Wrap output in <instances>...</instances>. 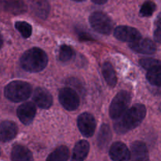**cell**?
<instances>
[{
  "mask_svg": "<svg viewBox=\"0 0 161 161\" xmlns=\"http://www.w3.org/2000/svg\"><path fill=\"white\" fill-rule=\"evenodd\" d=\"M146 115V108L144 105L136 104L130 108L127 109L125 113L116 119L114 124V129L116 133L124 134L129 130L135 129L140 125Z\"/></svg>",
  "mask_w": 161,
  "mask_h": 161,
  "instance_id": "obj_1",
  "label": "cell"
},
{
  "mask_svg": "<svg viewBox=\"0 0 161 161\" xmlns=\"http://www.w3.org/2000/svg\"><path fill=\"white\" fill-rule=\"evenodd\" d=\"M47 53L37 47L25 51L20 58V65L23 69L29 72H41L47 67Z\"/></svg>",
  "mask_w": 161,
  "mask_h": 161,
  "instance_id": "obj_2",
  "label": "cell"
},
{
  "mask_svg": "<svg viewBox=\"0 0 161 161\" xmlns=\"http://www.w3.org/2000/svg\"><path fill=\"white\" fill-rule=\"evenodd\" d=\"M32 92L31 86L28 83L15 80L6 86L4 95L8 100L13 102H20L27 100Z\"/></svg>",
  "mask_w": 161,
  "mask_h": 161,
  "instance_id": "obj_3",
  "label": "cell"
},
{
  "mask_svg": "<svg viewBox=\"0 0 161 161\" xmlns=\"http://www.w3.org/2000/svg\"><path fill=\"white\" fill-rule=\"evenodd\" d=\"M131 102V95L128 91H121L112 101L109 106V116L112 119L120 117L128 108Z\"/></svg>",
  "mask_w": 161,
  "mask_h": 161,
  "instance_id": "obj_4",
  "label": "cell"
},
{
  "mask_svg": "<svg viewBox=\"0 0 161 161\" xmlns=\"http://www.w3.org/2000/svg\"><path fill=\"white\" fill-rule=\"evenodd\" d=\"M89 22L93 29L102 35L111 34L113 22L107 14L100 11L94 12L89 17Z\"/></svg>",
  "mask_w": 161,
  "mask_h": 161,
  "instance_id": "obj_5",
  "label": "cell"
},
{
  "mask_svg": "<svg viewBox=\"0 0 161 161\" xmlns=\"http://www.w3.org/2000/svg\"><path fill=\"white\" fill-rule=\"evenodd\" d=\"M58 97L60 103L68 111H74L80 105V97L72 88H62L60 91Z\"/></svg>",
  "mask_w": 161,
  "mask_h": 161,
  "instance_id": "obj_6",
  "label": "cell"
},
{
  "mask_svg": "<svg viewBox=\"0 0 161 161\" xmlns=\"http://www.w3.org/2000/svg\"><path fill=\"white\" fill-rule=\"evenodd\" d=\"M77 125L82 135L86 138L93 136L96 129V120L93 115L83 113L77 119Z\"/></svg>",
  "mask_w": 161,
  "mask_h": 161,
  "instance_id": "obj_7",
  "label": "cell"
},
{
  "mask_svg": "<svg viewBox=\"0 0 161 161\" xmlns=\"http://www.w3.org/2000/svg\"><path fill=\"white\" fill-rule=\"evenodd\" d=\"M114 36L123 42H133L141 39V33L135 28L129 26H119L114 30Z\"/></svg>",
  "mask_w": 161,
  "mask_h": 161,
  "instance_id": "obj_8",
  "label": "cell"
},
{
  "mask_svg": "<svg viewBox=\"0 0 161 161\" xmlns=\"http://www.w3.org/2000/svg\"><path fill=\"white\" fill-rule=\"evenodd\" d=\"M129 47L132 50L142 54H153L157 51V46L149 39L141 38L137 41L130 42Z\"/></svg>",
  "mask_w": 161,
  "mask_h": 161,
  "instance_id": "obj_9",
  "label": "cell"
},
{
  "mask_svg": "<svg viewBox=\"0 0 161 161\" xmlns=\"http://www.w3.org/2000/svg\"><path fill=\"white\" fill-rule=\"evenodd\" d=\"M17 114L22 124L28 125L31 124L36 114V105L31 102H26L18 107Z\"/></svg>",
  "mask_w": 161,
  "mask_h": 161,
  "instance_id": "obj_10",
  "label": "cell"
},
{
  "mask_svg": "<svg viewBox=\"0 0 161 161\" xmlns=\"http://www.w3.org/2000/svg\"><path fill=\"white\" fill-rule=\"evenodd\" d=\"M109 157L113 160L124 161L130 160V152L125 144L116 142L109 149Z\"/></svg>",
  "mask_w": 161,
  "mask_h": 161,
  "instance_id": "obj_11",
  "label": "cell"
},
{
  "mask_svg": "<svg viewBox=\"0 0 161 161\" xmlns=\"http://www.w3.org/2000/svg\"><path fill=\"white\" fill-rule=\"evenodd\" d=\"M33 101L39 108L48 109L53 104V97L48 91L44 88L38 87L33 94Z\"/></svg>",
  "mask_w": 161,
  "mask_h": 161,
  "instance_id": "obj_12",
  "label": "cell"
},
{
  "mask_svg": "<svg viewBox=\"0 0 161 161\" xmlns=\"http://www.w3.org/2000/svg\"><path fill=\"white\" fill-rule=\"evenodd\" d=\"M18 131L17 124L13 121L6 120L0 124V142H7L14 139Z\"/></svg>",
  "mask_w": 161,
  "mask_h": 161,
  "instance_id": "obj_13",
  "label": "cell"
},
{
  "mask_svg": "<svg viewBox=\"0 0 161 161\" xmlns=\"http://www.w3.org/2000/svg\"><path fill=\"white\" fill-rule=\"evenodd\" d=\"M130 159L133 160H148L149 152L146 144L142 142L136 141L130 146Z\"/></svg>",
  "mask_w": 161,
  "mask_h": 161,
  "instance_id": "obj_14",
  "label": "cell"
},
{
  "mask_svg": "<svg viewBox=\"0 0 161 161\" xmlns=\"http://www.w3.org/2000/svg\"><path fill=\"white\" fill-rule=\"evenodd\" d=\"M31 8L35 15L42 19L47 18L50 12V5L47 0H29Z\"/></svg>",
  "mask_w": 161,
  "mask_h": 161,
  "instance_id": "obj_15",
  "label": "cell"
},
{
  "mask_svg": "<svg viewBox=\"0 0 161 161\" xmlns=\"http://www.w3.org/2000/svg\"><path fill=\"white\" fill-rule=\"evenodd\" d=\"M3 6L6 11L11 14H20L27 10L24 0H1Z\"/></svg>",
  "mask_w": 161,
  "mask_h": 161,
  "instance_id": "obj_16",
  "label": "cell"
},
{
  "mask_svg": "<svg viewBox=\"0 0 161 161\" xmlns=\"http://www.w3.org/2000/svg\"><path fill=\"white\" fill-rule=\"evenodd\" d=\"M11 160L14 161H29L33 160L32 153L25 146L17 145L11 152Z\"/></svg>",
  "mask_w": 161,
  "mask_h": 161,
  "instance_id": "obj_17",
  "label": "cell"
},
{
  "mask_svg": "<svg viewBox=\"0 0 161 161\" xmlns=\"http://www.w3.org/2000/svg\"><path fill=\"white\" fill-rule=\"evenodd\" d=\"M90 145L86 140H81L79 141L75 144L73 149V153H72V160L75 161H81L85 160L89 153Z\"/></svg>",
  "mask_w": 161,
  "mask_h": 161,
  "instance_id": "obj_18",
  "label": "cell"
},
{
  "mask_svg": "<svg viewBox=\"0 0 161 161\" xmlns=\"http://www.w3.org/2000/svg\"><path fill=\"white\" fill-rule=\"evenodd\" d=\"M102 75L107 84L114 87L117 83V76L113 65L109 62H105L102 65Z\"/></svg>",
  "mask_w": 161,
  "mask_h": 161,
  "instance_id": "obj_19",
  "label": "cell"
},
{
  "mask_svg": "<svg viewBox=\"0 0 161 161\" xmlns=\"http://www.w3.org/2000/svg\"><path fill=\"white\" fill-rule=\"evenodd\" d=\"M112 138V132L108 124H102L97 136V146L100 149L106 147Z\"/></svg>",
  "mask_w": 161,
  "mask_h": 161,
  "instance_id": "obj_20",
  "label": "cell"
},
{
  "mask_svg": "<svg viewBox=\"0 0 161 161\" xmlns=\"http://www.w3.org/2000/svg\"><path fill=\"white\" fill-rule=\"evenodd\" d=\"M69 149L67 146H61L57 148L52 153L47 157L48 161H65L69 158Z\"/></svg>",
  "mask_w": 161,
  "mask_h": 161,
  "instance_id": "obj_21",
  "label": "cell"
},
{
  "mask_svg": "<svg viewBox=\"0 0 161 161\" xmlns=\"http://www.w3.org/2000/svg\"><path fill=\"white\" fill-rule=\"evenodd\" d=\"M146 78L152 85L161 86V65L148 69Z\"/></svg>",
  "mask_w": 161,
  "mask_h": 161,
  "instance_id": "obj_22",
  "label": "cell"
},
{
  "mask_svg": "<svg viewBox=\"0 0 161 161\" xmlns=\"http://www.w3.org/2000/svg\"><path fill=\"white\" fill-rule=\"evenodd\" d=\"M15 28L25 39L30 37L32 32L31 25L26 21H20V20L17 21L15 23Z\"/></svg>",
  "mask_w": 161,
  "mask_h": 161,
  "instance_id": "obj_23",
  "label": "cell"
},
{
  "mask_svg": "<svg viewBox=\"0 0 161 161\" xmlns=\"http://www.w3.org/2000/svg\"><path fill=\"white\" fill-rule=\"evenodd\" d=\"M156 8H157V6H156L154 2L151 1V0H147L142 6L139 13L140 16L146 17H151L153 14V13L155 12Z\"/></svg>",
  "mask_w": 161,
  "mask_h": 161,
  "instance_id": "obj_24",
  "label": "cell"
},
{
  "mask_svg": "<svg viewBox=\"0 0 161 161\" xmlns=\"http://www.w3.org/2000/svg\"><path fill=\"white\" fill-rule=\"evenodd\" d=\"M74 51L72 47L68 45H62L59 50V60L63 62L69 61L72 58Z\"/></svg>",
  "mask_w": 161,
  "mask_h": 161,
  "instance_id": "obj_25",
  "label": "cell"
},
{
  "mask_svg": "<svg viewBox=\"0 0 161 161\" xmlns=\"http://www.w3.org/2000/svg\"><path fill=\"white\" fill-rule=\"evenodd\" d=\"M139 64H141L142 67L148 70L156 66L161 65V61L153 59V58H142V59H140Z\"/></svg>",
  "mask_w": 161,
  "mask_h": 161,
  "instance_id": "obj_26",
  "label": "cell"
},
{
  "mask_svg": "<svg viewBox=\"0 0 161 161\" xmlns=\"http://www.w3.org/2000/svg\"><path fill=\"white\" fill-rule=\"evenodd\" d=\"M154 39L157 42L161 43V13L157 16L154 27Z\"/></svg>",
  "mask_w": 161,
  "mask_h": 161,
  "instance_id": "obj_27",
  "label": "cell"
},
{
  "mask_svg": "<svg viewBox=\"0 0 161 161\" xmlns=\"http://www.w3.org/2000/svg\"><path fill=\"white\" fill-rule=\"evenodd\" d=\"M91 1L94 2V3H96V4L102 5V4H105L108 0H91Z\"/></svg>",
  "mask_w": 161,
  "mask_h": 161,
  "instance_id": "obj_28",
  "label": "cell"
},
{
  "mask_svg": "<svg viewBox=\"0 0 161 161\" xmlns=\"http://www.w3.org/2000/svg\"><path fill=\"white\" fill-rule=\"evenodd\" d=\"M3 36H2L1 33H0V48L2 47V46H3Z\"/></svg>",
  "mask_w": 161,
  "mask_h": 161,
  "instance_id": "obj_29",
  "label": "cell"
},
{
  "mask_svg": "<svg viewBox=\"0 0 161 161\" xmlns=\"http://www.w3.org/2000/svg\"><path fill=\"white\" fill-rule=\"evenodd\" d=\"M73 1H75V2H83V1H84V0H73Z\"/></svg>",
  "mask_w": 161,
  "mask_h": 161,
  "instance_id": "obj_30",
  "label": "cell"
},
{
  "mask_svg": "<svg viewBox=\"0 0 161 161\" xmlns=\"http://www.w3.org/2000/svg\"><path fill=\"white\" fill-rule=\"evenodd\" d=\"M0 155H1V150H0Z\"/></svg>",
  "mask_w": 161,
  "mask_h": 161,
  "instance_id": "obj_31",
  "label": "cell"
}]
</instances>
